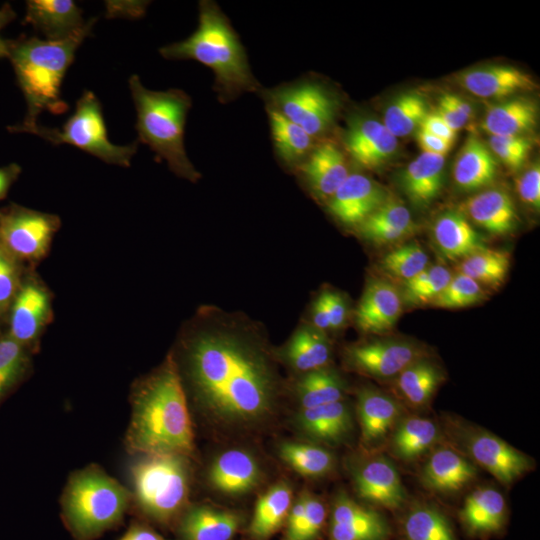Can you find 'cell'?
I'll return each instance as SVG.
<instances>
[{
    "mask_svg": "<svg viewBox=\"0 0 540 540\" xmlns=\"http://www.w3.org/2000/svg\"><path fill=\"white\" fill-rule=\"evenodd\" d=\"M184 366L195 402L215 423L253 425L273 411L278 376L262 336L245 319L212 309L187 339Z\"/></svg>",
    "mask_w": 540,
    "mask_h": 540,
    "instance_id": "1",
    "label": "cell"
},
{
    "mask_svg": "<svg viewBox=\"0 0 540 540\" xmlns=\"http://www.w3.org/2000/svg\"><path fill=\"white\" fill-rule=\"evenodd\" d=\"M8 335L26 348L39 335L49 311V300L42 287L27 282L18 288L10 306Z\"/></svg>",
    "mask_w": 540,
    "mask_h": 540,
    "instance_id": "23",
    "label": "cell"
},
{
    "mask_svg": "<svg viewBox=\"0 0 540 540\" xmlns=\"http://www.w3.org/2000/svg\"><path fill=\"white\" fill-rule=\"evenodd\" d=\"M95 21L88 20L81 29L61 40L25 36L9 40L8 58L27 103L24 121L9 127L11 132H28L38 124L37 118L44 111L56 115L67 111L61 85L77 48L90 34Z\"/></svg>",
    "mask_w": 540,
    "mask_h": 540,
    "instance_id": "3",
    "label": "cell"
},
{
    "mask_svg": "<svg viewBox=\"0 0 540 540\" xmlns=\"http://www.w3.org/2000/svg\"><path fill=\"white\" fill-rule=\"evenodd\" d=\"M356 411L361 442L369 451L387 440L403 417V408L399 401L373 387L358 390Z\"/></svg>",
    "mask_w": 540,
    "mask_h": 540,
    "instance_id": "17",
    "label": "cell"
},
{
    "mask_svg": "<svg viewBox=\"0 0 540 540\" xmlns=\"http://www.w3.org/2000/svg\"><path fill=\"white\" fill-rule=\"evenodd\" d=\"M391 526L385 516L358 503L345 491L334 497L329 517L328 540H389Z\"/></svg>",
    "mask_w": 540,
    "mask_h": 540,
    "instance_id": "13",
    "label": "cell"
},
{
    "mask_svg": "<svg viewBox=\"0 0 540 540\" xmlns=\"http://www.w3.org/2000/svg\"><path fill=\"white\" fill-rule=\"evenodd\" d=\"M490 150L511 170H518L524 164L530 150L531 141L525 136H491Z\"/></svg>",
    "mask_w": 540,
    "mask_h": 540,
    "instance_id": "47",
    "label": "cell"
},
{
    "mask_svg": "<svg viewBox=\"0 0 540 540\" xmlns=\"http://www.w3.org/2000/svg\"><path fill=\"white\" fill-rule=\"evenodd\" d=\"M446 431L462 455L509 486L534 468V461L495 434L464 421H447Z\"/></svg>",
    "mask_w": 540,
    "mask_h": 540,
    "instance_id": "9",
    "label": "cell"
},
{
    "mask_svg": "<svg viewBox=\"0 0 540 540\" xmlns=\"http://www.w3.org/2000/svg\"><path fill=\"white\" fill-rule=\"evenodd\" d=\"M402 297L389 282H371L356 309L358 328L366 333H382L394 327L402 311Z\"/></svg>",
    "mask_w": 540,
    "mask_h": 540,
    "instance_id": "22",
    "label": "cell"
},
{
    "mask_svg": "<svg viewBox=\"0 0 540 540\" xmlns=\"http://www.w3.org/2000/svg\"><path fill=\"white\" fill-rule=\"evenodd\" d=\"M259 93L266 106L300 126L314 139L324 135L334 124L339 101L321 83L301 80L282 84Z\"/></svg>",
    "mask_w": 540,
    "mask_h": 540,
    "instance_id": "10",
    "label": "cell"
},
{
    "mask_svg": "<svg viewBox=\"0 0 540 540\" xmlns=\"http://www.w3.org/2000/svg\"><path fill=\"white\" fill-rule=\"evenodd\" d=\"M433 238L441 253L449 259H464L486 248L481 236L459 212L440 215L433 227Z\"/></svg>",
    "mask_w": 540,
    "mask_h": 540,
    "instance_id": "32",
    "label": "cell"
},
{
    "mask_svg": "<svg viewBox=\"0 0 540 540\" xmlns=\"http://www.w3.org/2000/svg\"><path fill=\"white\" fill-rule=\"evenodd\" d=\"M417 142L423 152L444 156L452 147V143L418 129Z\"/></svg>",
    "mask_w": 540,
    "mask_h": 540,
    "instance_id": "55",
    "label": "cell"
},
{
    "mask_svg": "<svg viewBox=\"0 0 540 540\" xmlns=\"http://www.w3.org/2000/svg\"><path fill=\"white\" fill-rule=\"evenodd\" d=\"M266 109L278 159L287 168L297 169L315 147V139L275 109Z\"/></svg>",
    "mask_w": 540,
    "mask_h": 540,
    "instance_id": "34",
    "label": "cell"
},
{
    "mask_svg": "<svg viewBox=\"0 0 540 540\" xmlns=\"http://www.w3.org/2000/svg\"><path fill=\"white\" fill-rule=\"evenodd\" d=\"M401 531L405 540H457L448 517L428 503L409 508L402 518Z\"/></svg>",
    "mask_w": 540,
    "mask_h": 540,
    "instance_id": "39",
    "label": "cell"
},
{
    "mask_svg": "<svg viewBox=\"0 0 540 540\" xmlns=\"http://www.w3.org/2000/svg\"><path fill=\"white\" fill-rule=\"evenodd\" d=\"M485 298L483 287L470 277L457 273L431 305L445 309L471 306Z\"/></svg>",
    "mask_w": 540,
    "mask_h": 540,
    "instance_id": "46",
    "label": "cell"
},
{
    "mask_svg": "<svg viewBox=\"0 0 540 540\" xmlns=\"http://www.w3.org/2000/svg\"><path fill=\"white\" fill-rule=\"evenodd\" d=\"M458 80L464 89L480 98H506L537 88L536 82L529 74L505 65L471 69L463 72Z\"/></svg>",
    "mask_w": 540,
    "mask_h": 540,
    "instance_id": "20",
    "label": "cell"
},
{
    "mask_svg": "<svg viewBox=\"0 0 540 540\" xmlns=\"http://www.w3.org/2000/svg\"><path fill=\"white\" fill-rule=\"evenodd\" d=\"M389 195L379 183L361 173H350L328 200L330 213L342 224L358 227Z\"/></svg>",
    "mask_w": 540,
    "mask_h": 540,
    "instance_id": "16",
    "label": "cell"
},
{
    "mask_svg": "<svg viewBox=\"0 0 540 540\" xmlns=\"http://www.w3.org/2000/svg\"><path fill=\"white\" fill-rule=\"evenodd\" d=\"M20 171L21 168L15 163L0 168V200L6 196Z\"/></svg>",
    "mask_w": 540,
    "mask_h": 540,
    "instance_id": "59",
    "label": "cell"
},
{
    "mask_svg": "<svg viewBox=\"0 0 540 540\" xmlns=\"http://www.w3.org/2000/svg\"><path fill=\"white\" fill-rule=\"evenodd\" d=\"M507 514V503L501 492L484 486L465 498L459 520L469 536L483 538L501 533L506 526Z\"/></svg>",
    "mask_w": 540,
    "mask_h": 540,
    "instance_id": "18",
    "label": "cell"
},
{
    "mask_svg": "<svg viewBox=\"0 0 540 540\" xmlns=\"http://www.w3.org/2000/svg\"><path fill=\"white\" fill-rule=\"evenodd\" d=\"M419 129L440 137L452 144L457 134L436 112L428 113L422 121Z\"/></svg>",
    "mask_w": 540,
    "mask_h": 540,
    "instance_id": "53",
    "label": "cell"
},
{
    "mask_svg": "<svg viewBox=\"0 0 540 540\" xmlns=\"http://www.w3.org/2000/svg\"><path fill=\"white\" fill-rule=\"evenodd\" d=\"M443 265L428 266L414 278L404 283L402 301L410 305L432 304L452 278Z\"/></svg>",
    "mask_w": 540,
    "mask_h": 540,
    "instance_id": "44",
    "label": "cell"
},
{
    "mask_svg": "<svg viewBox=\"0 0 540 540\" xmlns=\"http://www.w3.org/2000/svg\"><path fill=\"white\" fill-rule=\"evenodd\" d=\"M444 122L456 133L467 124V119L446 99L444 95L439 99L436 112Z\"/></svg>",
    "mask_w": 540,
    "mask_h": 540,
    "instance_id": "54",
    "label": "cell"
},
{
    "mask_svg": "<svg viewBox=\"0 0 540 540\" xmlns=\"http://www.w3.org/2000/svg\"><path fill=\"white\" fill-rule=\"evenodd\" d=\"M396 388L401 398L410 406H425L443 380L440 369L426 358L407 366L396 377Z\"/></svg>",
    "mask_w": 540,
    "mask_h": 540,
    "instance_id": "38",
    "label": "cell"
},
{
    "mask_svg": "<svg viewBox=\"0 0 540 540\" xmlns=\"http://www.w3.org/2000/svg\"><path fill=\"white\" fill-rule=\"evenodd\" d=\"M391 226L415 232L416 225L408 208L401 202L388 198L359 227Z\"/></svg>",
    "mask_w": 540,
    "mask_h": 540,
    "instance_id": "48",
    "label": "cell"
},
{
    "mask_svg": "<svg viewBox=\"0 0 540 540\" xmlns=\"http://www.w3.org/2000/svg\"><path fill=\"white\" fill-rule=\"evenodd\" d=\"M327 519V509L316 495L305 492V510L300 527L292 540H318Z\"/></svg>",
    "mask_w": 540,
    "mask_h": 540,
    "instance_id": "49",
    "label": "cell"
},
{
    "mask_svg": "<svg viewBox=\"0 0 540 540\" xmlns=\"http://www.w3.org/2000/svg\"><path fill=\"white\" fill-rule=\"evenodd\" d=\"M241 524L234 511L195 505L182 512L177 530L180 540H231Z\"/></svg>",
    "mask_w": 540,
    "mask_h": 540,
    "instance_id": "25",
    "label": "cell"
},
{
    "mask_svg": "<svg viewBox=\"0 0 540 540\" xmlns=\"http://www.w3.org/2000/svg\"><path fill=\"white\" fill-rule=\"evenodd\" d=\"M27 348L8 334L0 337V405L27 373Z\"/></svg>",
    "mask_w": 540,
    "mask_h": 540,
    "instance_id": "43",
    "label": "cell"
},
{
    "mask_svg": "<svg viewBox=\"0 0 540 540\" xmlns=\"http://www.w3.org/2000/svg\"><path fill=\"white\" fill-rule=\"evenodd\" d=\"M422 358H425L422 348L401 340H375L355 344L345 350L350 369L375 379L395 378Z\"/></svg>",
    "mask_w": 540,
    "mask_h": 540,
    "instance_id": "12",
    "label": "cell"
},
{
    "mask_svg": "<svg viewBox=\"0 0 540 540\" xmlns=\"http://www.w3.org/2000/svg\"><path fill=\"white\" fill-rule=\"evenodd\" d=\"M16 17L13 8L8 4H4L0 8V31ZM9 56V40H4L0 37V58H8Z\"/></svg>",
    "mask_w": 540,
    "mask_h": 540,
    "instance_id": "58",
    "label": "cell"
},
{
    "mask_svg": "<svg viewBox=\"0 0 540 540\" xmlns=\"http://www.w3.org/2000/svg\"><path fill=\"white\" fill-rule=\"evenodd\" d=\"M296 422L308 437L331 445L345 440L353 429L352 414L344 400L301 409Z\"/></svg>",
    "mask_w": 540,
    "mask_h": 540,
    "instance_id": "27",
    "label": "cell"
},
{
    "mask_svg": "<svg viewBox=\"0 0 540 540\" xmlns=\"http://www.w3.org/2000/svg\"><path fill=\"white\" fill-rule=\"evenodd\" d=\"M159 52L168 60H195L209 67L221 103L231 102L246 92L262 90L237 33L214 1L199 2V22L194 33L185 40L161 47Z\"/></svg>",
    "mask_w": 540,
    "mask_h": 540,
    "instance_id": "4",
    "label": "cell"
},
{
    "mask_svg": "<svg viewBox=\"0 0 540 540\" xmlns=\"http://www.w3.org/2000/svg\"><path fill=\"white\" fill-rule=\"evenodd\" d=\"M261 470L248 452L232 449L220 454L212 463L208 479L211 486L225 494L239 495L254 489L260 482Z\"/></svg>",
    "mask_w": 540,
    "mask_h": 540,
    "instance_id": "26",
    "label": "cell"
},
{
    "mask_svg": "<svg viewBox=\"0 0 540 540\" xmlns=\"http://www.w3.org/2000/svg\"><path fill=\"white\" fill-rule=\"evenodd\" d=\"M510 268L508 253L484 248L462 259L458 272L477 283L488 286H499L505 280Z\"/></svg>",
    "mask_w": 540,
    "mask_h": 540,
    "instance_id": "41",
    "label": "cell"
},
{
    "mask_svg": "<svg viewBox=\"0 0 540 540\" xmlns=\"http://www.w3.org/2000/svg\"><path fill=\"white\" fill-rule=\"evenodd\" d=\"M476 475L477 467L470 460L457 450L441 446L427 458L420 481L431 491L454 493L471 483Z\"/></svg>",
    "mask_w": 540,
    "mask_h": 540,
    "instance_id": "19",
    "label": "cell"
},
{
    "mask_svg": "<svg viewBox=\"0 0 540 540\" xmlns=\"http://www.w3.org/2000/svg\"><path fill=\"white\" fill-rule=\"evenodd\" d=\"M118 540H167L149 526L134 522Z\"/></svg>",
    "mask_w": 540,
    "mask_h": 540,
    "instance_id": "56",
    "label": "cell"
},
{
    "mask_svg": "<svg viewBox=\"0 0 540 540\" xmlns=\"http://www.w3.org/2000/svg\"><path fill=\"white\" fill-rule=\"evenodd\" d=\"M297 169L315 195L328 200L350 174L344 153L331 141L315 146Z\"/></svg>",
    "mask_w": 540,
    "mask_h": 540,
    "instance_id": "21",
    "label": "cell"
},
{
    "mask_svg": "<svg viewBox=\"0 0 540 540\" xmlns=\"http://www.w3.org/2000/svg\"><path fill=\"white\" fill-rule=\"evenodd\" d=\"M312 321L313 327L319 331L325 332L331 330L326 305L321 294L313 304Z\"/></svg>",
    "mask_w": 540,
    "mask_h": 540,
    "instance_id": "57",
    "label": "cell"
},
{
    "mask_svg": "<svg viewBox=\"0 0 540 540\" xmlns=\"http://www.w3.org/2000/svg\"><path fill=\"white\" fill-rule=\"evenodd\" d=\"M446 99L469 121L473 117V108L458 95L446 93Z\"/></svg>",
    "mask_w": 540,
    "mask_h": 540,
    "instance_id": "60",
    "label": "cell"
},
{
    "mask_svg": "<svg viewBox=\"0 0 540 540\" xmlns=\"http://www.w3.org/2000/svg\"><path fill=\"white\" fill-rule=\"evenodd\" d=\"M188 458L141 455L131 466L132 500L146 518L166 525L185 509L190 488Z\"/></svg>",
    "mask_w": 540,
    "mask_h": 540,
    "instance_id": "7",
    "label": "cell"
},
{
    "mask_svg": "<svg viewBox=\"0 0 540 540\" xmlns=\"http://www.w3.org/2000/svg\"><path fill=\"white\" fill-rule=\"evenodd\" d=\"M281 458L297 473L320 477L334 466V457L327 449L310 443L285 442L279 448Z\"/></svg>",
    "mask_w": 540,
    "mask_h": 540,
    "instance_id": "42",
    "label": "cell"
},
{
    "mask_svg": "<svg viewBox=\"0 0 540 540\" xmlns=\"http://www.w3.org/2000/svg\"><path fill=\"white\" fill-rule=\"evenodd\" d=\"M357 495L372 505L391 511L406 502V492L395 465L385 456L373 454L352 470Z\"/></svg>",
    "mask_w": 540,
    "mask_h": 540,
    "instance_id": "14",
    "label": "cell"
},
{
    "mask_svg": "<svg viewBox=\"0 0 540 540\" xmlns=\"http://www.w3.org/2000/svg\"><path fill=\"white\" fill-rule=\"evenodd\" d=\"M27 133L54 145H73L106 163L124 167L130 166L138 147V141L122 146L109 140L100 101L91 91H85L78 99L74 113L61 129L37 124Z\"/></svg>",
    "mask_w": 540,
    "mask_h": 540,
    "instance_id": "8",
    "label": "cell"
},
{
    "mask_svg": "<svg viewBox=\"0 0 540 540\" xmlns=\"http://www.w3.org/2000/svg\"><path fill=\"white\" fill-rule=\"evenodd\" d=\"M137 111L138 141L148 145L165 160L179 177L197 181L200 173L189 160L184 147V127L192 101L180 89L153 91L145 88L137 75L129 79Z\"/></svg>",
    "mask_w": 540,
    "mask_h": 540,
    "instance_id": "5",
    "label": "cell"
},
{
    "mask_svg": "<svg viewBox=\"0 0 540 540\" xmlns=\"http://www.w3.org/2000/svg\"><path fill=\"white\" fill-rule=\"evenodd\" d=\"M321 295L326 305L331 330L340 329L347 319L346 300L340 293L334 291H324Z\"/></svg>",
    "mask_w": 540,
    "mask_h": 540,
    "instance_id": "52",
    "label": "cell"
},
{
    "mask_svg": "<svg viewBox=\"0 0 540 540\" xmlns=\"http://www.w3.org/2000/svg\"><path fill=\"white\" fill-rule=\"evenodd\" d=\"M345 392L344 379L328 366L304 373L295 386L301 409L342 401Z\"/></svg>",
    "mask_w": 540,
    "mask_h": 540,
    "instance_id": "37",
    "label": "cell"
},
{
    "mask_svg": "<svg viewBox=\"0 0 540 540\" xmlns=\"http://www.w3.org/2000/svg\"><path fill=\"white\" fill-rule=\"evenodd\" d=\"M18 288L15 258L0 246V315L10 309Z\"/></svg>",
    "mask_w": 540,
    "mask_h": 540,
    "instance_id": "50",
    "label": "cell"
},
{
    "mask_svg": "<svg viewBox=\"0 0 540 540\" xmlns=\"http://www.w3.org/2000/svg\"><path fill=\"white\" fill-rule=\"evenodd\" d=\"M127 449L137 455L189 456L194 434L178 367L168 358L144 379L132 396Z\"/></svg>",
    "mask_w": 540,
    "mask_h": 540,
    "instance_id": "2",
    "label": "cell"
},
{
    "mask_svg": "<svg viewBox=\"0 0 540 540\" xmlns=\"http://www.w3.org/2000/svg\"><path fill=\"white\" fill-rule=\"evenodd\" d=\"M463 207L474 223L495 235L512 232L518 221L515 205L503 189L479 192L468 198Z\"/></svg>",
    "mask_w": 540,
    "mask_h": 540,
    "instance_id": "28",
    "label": "cell"
},
{
    "mask_svg": "<svg viewBox=\"0 0 540 540\" xmlns=\"http://www.w3.org/2000/svg\"><path fill=\"white\" fill-rule=\"evenodd\" d=\"M292 505V490L286 482L269 488L257 500L248 528L254 540H267L286 522Z\"/></svg>",
    "mask_w": 540,
    "mask_h": 540,
    "instance_id": "35",
    "label": "cell"
},
{
    "mask_svg": "<svg viewBox=\"0 0 540 540\" xmlns=\"http://www.w3.org/2000/svg\"><path fill=\"white\" fill-rule=\"evenodd\" d=\"M498 173L497 161L490 148L476 135L462 146L453 167V179L463 191H474L493 183Z\"/></svg>",
    "mask_w": 540,
    "mask_h": 540,
    "instance_id": "29",
    "label": "cell"
},
{
    "mask_svg": "<svg viewBox=\"0 0 540 540\" xmlns=\"http://www.w3.org/2000/svg\"><path fill=\"white\" fill-rule=\"evenodd\" d=\"M428 260L425 250L419 244L411 243L388 252L380 265L386 273L405 283L425 270Z\"/></svg>",
    "mask_w": 540,
    "mask_h": 540,
    "instance_id": "45",
    "label": "cell"
},
{
    "mask_svg": "<svg viewBox=\"0 0 540 540\" xmlns=\"http://www.w3.org/2000/svg\"><path fill=\"white\" fill-rule=\"evenodd\" d=\"M343 143L347 153L365 169H377L397 150V138L376 119L355 115L348 121Z\"/></svg>",
    "mask_w": 540,
    "mask_h": 540,
    "instance_id": "15",
    "label": "cell"
},
{
    "mask_svg": "<svg viewBox=\"0 0 540 540\" xmlns=\"http://www.w3.org/2000/svg\"><path fill=\"white\" fill-rule=\"evenodd\" d=\"M58 226L54 216L12 206L0 213V245L14 258L42 257Z\"/></svg>",
    "mask_w": 540,
    "mask_h": 540,
    "instance_id": "11",
    "label": "cell"
},
{
    "mask_svg": "<svg viewBox=\"0 0 540 540\" xmlns=\"http://www.w3.org/2000/svg\"><path fill=\"white\" fill-rule=\"evenodd\" d=\"M85 23L82 10L72 0H30L26 3L23 24L31 25L46 40L67 38Z\"/></svg>",
    "mask_w": 540,
    "mask_h": 540,
    "instance_id": "24",
    "label": "cell"
},
{
    "mask_svg": "<svg viewBox=\"0 0 540 540\" xmlns=\"http://www.w3.org/2000/svg\"><path fill=\"white\" fill-rule=\"evenodd\" d=\"M445 158L422 152L401 174V185L417 206H427L440 193L443 185Z\"/></svg>",
    "mask_w": 540,
    "mask_h": 540,
    "instance_id": "31",
    "label": "cell"
},
{
    "mask_svg": "<svg viewBox=\"0 0 540 540\" xmlns=\"http://www.w3.org/2000/svg\"><path fill=\"white\" fill-rule=\"evenodd\" d=\"M537 105L527 98H512L491 106L482 127L491 136H522L537 123Z\"/></svg>",
    "mask_w": 540,
    "mask_h": 540,
    "instance_id": "33",
    "label": "cell"
},
{
    "mask_svg": "<svg viewBox=\"0 0 540 540\" xmlns=\"http://www.w3.org/2000/svg\"><path fill=\"white\" fill-rule=\"evenodd\" d=\"M441 436V428L431 419L402 417L388 437L389 450L397 459L409 462L431 450Z\"/></svg>",
    "mask_w": 540,
    "mask_h": 540,
    "instance_id": "30",
    "label": "cell"
},
{
    "mask_svg": "<svg viewBox=\"0 0 540 540\" xmlns=\"http://www.w3.org/2000/svg\"><path fill=\"white\" fill-rule=\"evenodd\" d=\"M516 189L521 200L538 210L540 207V167L534 163L517 180Z\"/></svg>",
    "mask_w": 540,
    "mask_h": 540,
    "instance_id": "51",
    "label": "cell"
},
{
    "mask_svg": "<svg viewBox=\"0 0 540 540\" xmlns=\"http://www.w3.org/2000/svg\"><path fill=\"white\" fill-rule=\"evenodd\" d=\"M428 113L425 99L418 93L408 92L387 106L383 124L396 138L404 137L419 129Z\"/></svg>",
    "mask_w": 540,
    "mask_h": 540,
    "instance_id": "40",
    "label": "cell"
},
{
    "mask_svg": "<svg viewBox=\"0 0 540 540\" xmlns=\"http://www.w3.org/2000/svg\"><path fill=\"white\" fill-rule=\"evenodd\" d=\"M131 501L125 486L91 464L69 477L61 497V514L76 540H94L122 521Z\"/></svg>",
    "mask_w": 540,
    "mask_h": 540,
    "instance_id": "6",
    "label": "cell"
},
{
    "mask_svg": "<svg viewBox=\"0 0 540 540\" xmlns=\"http://www.w3.org/2000/svg\"><path fill=\"white\" fill-rule=\"evenodd\" d=\"M283 356L292 368L306 373L327 366L331 346L324 332L305 326L293 334L283 349Z\"/></svg>",
    "mask_w": 540,
    "mask_h": 540,
    "instance_id": "36",
    "label": "cell"
}]
</instances>
